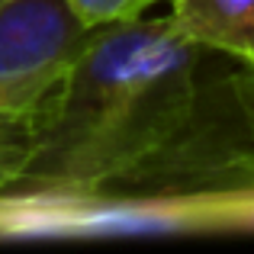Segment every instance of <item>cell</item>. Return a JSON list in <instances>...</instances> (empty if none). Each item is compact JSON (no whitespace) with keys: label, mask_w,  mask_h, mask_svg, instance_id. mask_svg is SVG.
Masks as SVG:
<instances>
[{"label":"cell","mask_w":254,"mask_h":254,"mask_svg":"<svg viewBox=\"0 0 254 254\" xmlns=\"http://www.w3.org/2000/svg\"><path fill=\"white\" fill-rule=\"evenodd\" d=\"M3 3H6V0H0V6H3Z\"/></svg>","instance_id":"obj_7"},{"label":"cell","mask_w":254,"mask_h":254,"mask_svg":"<svg viewBox=\"0 0 254 254\" xmlns=\"http://www.w3.org/2000/svg\"><path fill=\"white\" fill-rule=\"evenodd\" d=\"M168 19L93 29L45 113L19 187L190 193L254 177V138L229 77Z\"/></svg>","instance_id":"obj_1"},{"label":"cell","mask_w":254,"mask_h":254,"mask_svg":"<svg viewBox=\"0 0 254 254\" xmlns=\"http://www.w3.org/2000/svg\"><path fill=\"white\" fill-rule=\"evenodd\" d=\"M135 235H206L196 190L97 193L71 187L0 190V242Z\"/></svg>","instance_id":"obj_2"},{"label":"cell","mask_w":254,"mask_h":254,"mask_svg":"<svg viewBox=\"0 0 254 254\" xmlns=\"http://www.w3.org/2000/svg\"><path fill=\"white\" fill-rule=\"evenodd\" d=\"M164 19L203 52L254 64V0H171Z\"/></svg>","instance_id":"obj_4"},{"label":"cell","mask_w":254,"mask_h":254,"mask_svg":"<svg viewBox=\"0 0 254 254\" xmlns=\"http://www.w3.org/2000/svg\"><path fill=\"white\" fill-rule=\"evenodd\" d=\"M155 3H161V0H68V6L87 29H103L113 23L138 19Z\"/></svg>","instance_id":"obj_5"},{"label":"cell","mask_w":254,"mask_h":254,"mask_svg":"<svg viewBox=\"0 0 254 254\" xmlns=\"http://www.w3.org/2000/svg\"><path fill=\"white\" fill-rule=\"evenodd\" d=\"M225 77H229L238 113H242L245 126H248V132L254 138V64H235V71H229Z\"/></svg>","instance_id":"obj_6"},{"label":"cell","mask_w":254,"mask_h":254,"mask_svg":"<svg viewBox=\"0 0 254 254\" xmlns=\"http://www.w3.org/2000/svg\"><path fill=\"white\" fill-rule=\"evenodd\" d=\"M90 32L68 0H6L0 6V116L45 123Z\"/></svg>","instance_id":"obj_3"}]
</instances>
